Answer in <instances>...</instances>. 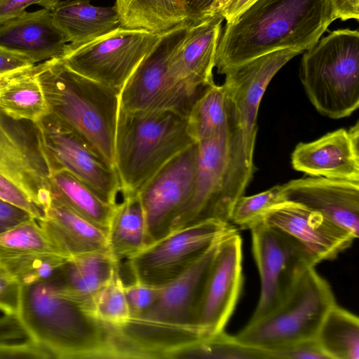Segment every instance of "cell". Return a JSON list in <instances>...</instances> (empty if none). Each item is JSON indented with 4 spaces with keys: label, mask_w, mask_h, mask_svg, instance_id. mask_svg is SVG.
Returning <instances> with one entry per match:
<instances>
[{
    "label": "cell",
    "mask_w": 359,
    "mask_h": 359,
    "mask_svg": "<svg viewBox=\"0 0 359 359\" xmlns=\"http://www.w3.org/2000/svg\"><path fill=\"white\" fill-rule=\"evenodd\" d=\"M189 24L161 34L119 93V107L128 111H173L187 117L196 97L171 74L170 59L184 41Z\"/></svg>",
    "instance_id": "9"
},
{
    "label": "cell",
    "mask_w": 359,
    "mask_h": 359,
    "mask_svg": "<svg viewBox=\"0 0 359 359\" xmlns=\"http://www.w3.org/2000/svg\"><path fill=\"white\" fill-rule=\"evenodd\" d=\"M18 316L49 358H108L107 325L61 294L50 278L22 287Z\"/></svg>",
    "instance_id": "3"
},
{
    "label": "cell",
    "mask_w": 359,
    "mask_h": 359,
    "mask_svg": "<svg viewBox=\"0 0 359 359\" xmlns=\"http://www.w3.org/2000/svg\"><path fill=\"white\" fill-rule=\"evenodd\" d=\"M257 0H230L227 4L217 13L226 22H229Z\"/></svg>",
    "instance_id": "47"
},
{
    "label": "cell",
    "mask_w": 359,
    "mask_h": 359,
    "mask_svg": "<svg viewBox=\"0 0 359 359\" xmlns=\"http://www.w3.org/2000/svg\"><path fill=\"white\" fill-rule=\"evenodd\" d=\"M173 358L271 359L268 351L246 346L224 331L179 351Z\"/></svg>",
    "instance_id": "34"
},
{
    "label": "cell",
    "mask_w": 359,
    "mask_h": 359,
    "mask_svg": "<svg viewBox=\"0 0 359 359\" xmlns=\"http://www.w3.org/2000/svg\"><path fill=\"white\" fill-rule=\"evenodd\" d=\"M108 358H173L179 351L208 337L195 325H179L144 318H130L107 325Z\"/></svg>",
    "instance_id": "17"
},
{
    "label": "cell",
    "mask_w": 359,
    "mask_h": 359,
    "mask_svg": "<svg viewBox=\"0 0 359 359\" xmlns=\"http://www.w3.org/2000/svg\"><path fill=\"white\" fill-rule=\"evenodd\" d=\"M335 304L328 283L314 267H310L276 308L260 319L248 322L235 337L246 346L269 353L299 341L316 338L326 313Z\"/></svg>",
    "instance_id": "8"
},
{
    "label": "cell",
    "mask_w": 359,
    "mask_h": 359,
    "mask_svg": "<svg viewBox=\"0 0 359 359\" xmlns=\"http://www.w3.org/2000/svg\"><path fill=\"white\" fill-rule=\"evenodd\" d=\"M224 18L219 13L189 25L186 36L170 59L174 79L196 97L204 87L214 83L212 70Z\"/></svg>",
    "instance_id": "21"
},
{
    "label": "cell",
    "mask_w": 359,
    "mask_h": 359,
    "mask_svg": "<svg viewBox=\"0 0 359 359\" xmlns=\"http://www.w3.org/2000/svg\"><path fill=\"white\" fill-rule=\"evenodd\" d=\"M68 42L55 25L51 11L25 12L0 24V48L29 59L34 65L62 58Z\"/></svg>",
    "instance_id": "22"
},
{
    "label": "cell",
    "mask_w": 359,
    "mask_h": 359,
    "mask_svg": "<svg viewBox=\"0 0 359 359\" xmlns=\"http://www.w3.org/2000/svg\"><path fill=\"white\" fill-rule=\"evenodd\" d=\"M254 172V163L233 142L229 122L217 133L198 143L193 192L170 232L208 219L231 223L233 208L243 196Z\"/></svg>",
    "instance_id": "5"
},
{
    "label": "cell",
    "mask_w": 359,
    "mask_h": 359,
    "mask_svg": "<svg viewBox=\"0 0 359 359\" xmlns=\"http://www.w3.org/2000/svg\"><path fill=\"white\" fill-rule=\"evenodd\" d=\"M242 239L238 231L224 235L207 273L191 318L211 337L224 331L243 285Z\"/></svg>",
    "instance_id": "15"
},
{
    "label": "cell",
    "mask_w": 359,
    "mask_h": 359,
    "mask_svg": "<svg viewBox=\"0 0 359 359\" xmlns=\"http://www.w3.org/2000/svg\"><path fill=\"white\" fill-rule=\"evenodd\" d=\"M121 27L161 34L187 23L182 0H116Z\"/></svg>",
    "instance_id": "28"
},
{
    "label": "cell",
    "mask_w": 359,
    "mask_h": 359,
    "mask_svg": "<svg viewBox=\"0 0 359 359\" xmlns=\"http://www.w3.org/2000/svg\"><path fill=\"white\" fill-rule=\"evenodd\" d=\"M194 143L187 117L180 114L128 111L119 107L114 167L122 195L137 194L165 165Z\"/></svg>",
    "instance_id": "4"
},
{
    "label": "cell",
    "mask_w": 359,
    "mask_h": 359,
    "mask_svg": "<svg viewBox=\"0 0 359 359\" xmlns=\"http://www.w3.org/2000/svg\"><path fill=\"white\" fill-rule=\"evenodd\" d=\"M231 223L208 219L170 231L127 259L134 281L162 287L183 274Z\"/></svg>",
    "instance_id": "10"
},
{
    "label": "cell",
    "mask_w": 359,
    "mask_h": 359,
    "mask_svg": "<svg viewBox=\"0 0 359 359\" xmlns=\"http://www.w3.org/2000/svg\"><path fill=\"white\" fill-rule=\"evenodd\" d=\"M160 35L119 27L76 48L68 44L61 59L79 74L121 90Z\"/></svg>",
    "instance_id": "12"
},
{
    "label": "cell",
    "mask_w": 359,
    "mask_h": 359,
    "mask_svg": "<svg viewBox=\"0 0 359 359\" xmlns=\"http://www.w3.org/2000/svg\"><path fill=\"white\" fill-rule=\"evenodd\" d=\"M220 238L213 243L183 274L163 287L154 304L140 318L179 325L191 324L196 301Z\"/></svg>",
    "instance_id": "24"
},
{
    "label": "cell",
    "mask_w": 359,
    "mask_h": 359,
    "mask_svg": "<svg viewBox=\"0 0 359 359\" xmlns=\"http://www.w3.org/2000/svg\"><path fill=\"white\" fill-rule=\"evenodd\" d=\"M123 196L115 205L107 232L109 252L118 262L148 245L145 215L138 194Z\"/></svg>",
    "instance_id": "27"
},
{
    "label": "cell",
    "mask_w": 359,
    "mask_h": 359,
    "mask_svg": "<svg viewBox=\"0 0 359 359\" xmlns=\"http://www.w3.org/2000/svg\"><path fill=\"white\" fill-rule=\"evenodd\" d=\"M109 251H94L68 259L51 277L57 290L84 309L95 294L119 271Z\"/></svg>",
    "instance_id": "25"
},
{
    "label": "cell",
    "mask_w": 359,
    "mask_h": 359,
    "mask_svg": "<svg viewBox=\"0 0 359 359\" xmlns=\"http://www.w3.org/2000/svg\"><path fill=\"white\" fill-rule=\"evenodd\" d=\"M32 218L26 210L0 198V234Z\"/></svg>",
    "instance_id": "43"
},
{
    "label": "cell",
    "mask_w": 359,
    "mask_h": 359,
    "mask_svg": "<svg viewBox=\"0 0 359 359\" xmlns=\"http://www.w3.org/2000/svg\"><path fill=\"white\" fill-rule=\"evenodd\" d=\"M0 250L56 253L36 218H32L0 234Z\"/></svg>",
    "instance_id": "38"
},
{
    "label": "cell",
    "mask_w": 359,
    "mask_h": 359,
    "mask_svg": "<svg viewBox=\"0 0 359 359\" xmlns=\"http://www.w3.org/2000/svg\"><path fill=\"white\" fill-rule=\"evenodd\" d=\"M0 359H49L29 337L18 315L0 317Z\"/></svg>",
    "instance_id": "36"
},
{
    "label": "cell",
    "mask_w": 359,
    "mask_h": 359,
    "mask_svg": "<svg viewBox=\"0 0 359 359\" xmlns=\"http://www.w3.org/2000/svg\"><path fill=\"white\" fill-rule=\"evenodd\" d=\"M60 0H0V24L22 15L25 8L37 4L52 11Z\"/></svg>",
    "instance_id": "42"
},
{
    "label": "cell",
    "mask_w": 359,
    "mask_h": 359,
    "mask_svg": "<svg viewBox=\"0 0 359 359\" xmlns=\"http://www.w3.org/2000/svg\"><path fill=\"white\" fill-rule=\"evenodd\" d=\"M230 0H218L214 8V14L219 13Z\"/></svg>",
    "instance_id": "48"
},
{
    "label": "cell",
    "mask_w": 359,
    "mask_h": 359,
    "mask_svg": "<svg viewBox=\"0 0 359 359\" xmlns=\"http://www.w3.org/2000/svg\"><path fill=\"white\" fill-rule=\"evenodd\" d=\"M50 175L37 124L0 111V198L41 219L51 202Z\"/></svg>",
    "instance_id": "7"
},
{
    "label": "cell",
    "mask_w": 359,
    "mask_h": 359,
    "mask_svg": "<svg viewBox=\"0 0 359 359\" xmlns=\"http://www.w3.org/2000/svg\"><path fill=\"white\" fill-rule=\"evenodd\" d=\"M33 67L6 79L0 88V111L15 120L36 123L49 111Z\"/></svg>",
    "instance_id": "30"
},
{
    "label": "cell",
    "mask_w": 359,
    "mask_h": 359,
    "mask_svg": "<svg viewBox=\"0 0 359 359\" xmlns=\"http://www.w3.org/2000/svg\"><path fill=\"white\" fill-rule=\"evenodd\" d=\"M67 260L54 252L0 250V267L22 286L50 278Z\"/></svg>",
    "instance_id": "33"
},
{
    "label": "cell",
    "mask_w": 359,
    "mask_h": 359,
    "mask_svg": "<svg viewBox=\"0 0 359 359\" xmlns=\"http://www.w3.org/2000/svg\"><path fill=\"white\" fill-rule=\"evenodd\" d=\"M22 285L0 267V311L7 315H18Z\"/></svg>",
    "instance_id": "41"
},
{
    "label": "cell",
    "mask_w": 359,
    "mask_h": 359,
    "mask_svg": "<svg viewBox=\"0 0 359 359\" xmlns=\"http://www.w3.org/2000/svg\"><path fill=\"white\" fill-rule=\"evenodd\" d=\"M292 168L309 176L359 182V122L309 142L299 143Z\"/></svg>",
    "instance_id": "20"
},
{
    "label": "cell",
    "mask_w": 359,
    "mask_h": 359,
    "mask_svg": "<svg viewBox=\"0 0 359 359\" xmlns=\"http://www.w3.org/2000/svg\"><path fill=\"white\" fill-rule=\"evenodd\" d=\"M259 222L294 238L310 254L316 264L335 259L355 239L345 229L320 213L288 201L271 208Z\"/></svg>",
    "instance_id": "18"
},
{
    "label": "cell",
    "mask_w": 359,
    "mask_h": 359,
    "mask_svg": "<svg viewBox=\"0 0 359 359\" xmlns=\"http://www.w3.org/2000/svg\"><path fill=\"white\" fill-rule=\"evenodd\" d=\"M55 252L67 259L94 251H109L107 232L51 197L38 220Z\"/></svg>",
    "instance_id": "23"
},
{
    "label": "cell",
    "mask_w": 359,
    "mask_h": 359,
    "mask_svg": "<svg viewBox=\"0 0 359 359\" xmlns=\"http://www.w3.org/2000/svg\"><path fill=\"white\" fill-rule=\"evenodd\" d=\"M285 201L318 212L359 235V182L310 176L283 184Z\"/></svg>",
    "instance_id": "19"
},
{
    "label": "cell",
    "mask_w": 359,
    "mask_h": 359,
    "mask_svg": "<svg viewBox=\"0 0 359 359\" xmlns=\"http://www.w3.org/2000/svg\"><path fill=\"white\" fill-rule=\"evenodd\" d=\"M337 18L341 20L359 18V0H332Z\"/></svg>",
    "instance_id": "46"
},
{
    "label": "cell",
    "mask_w": 359,
    "mask_h": 359,
    "mask_svg": "<svg viewBox=\"0 0 359 359\" xmlns=\"http://www.w3.org/2000/svg\"><path fill=\"white\" fill-rule=\"evenodd\" d=\"M283 202L285 201L283 184L252 196H243L233 208L230 222L240 229H250L268 210Z\"/></svg>",
    "instance_id": "37"
},
{
    "label": "cell",
    "mask_w": 359,
    "mask_h": 359,
    "mask_svg": "<svg viewBox=\"0 0 359 359\" xmlns=\"http://www.w3.org/2000/svg\"><path fill=\"white\" fill-rule=\"evenodd\" d=\"M337 16L332 0H257L221 32L215 60L224 72L266 53L313 48Z\"/></svg>",
    "instance_id": "1"
},
{
    "label": "cell",
    "mask_w": 359,
    "mask_h": 359,
    "mask_svg": "<svg viewBox=\"0 0 359 359\" xmlns=\"http://www.w3.org/2000/svg\"><path fill=\"white\" fill-rule=\"evenodd\" d=\"M271 359H328L316 338L299 341L269 351Z\"/></svg>",
    "instance_id": "40"
},
{
    "label": "cell",
    "mask_w": 359,
    "mask_h": 359,
    "mask_svg": "<svg viewBox=\"0 0 359 359\" xmlns=\"http://www.w3.org/2000/svg\"><path fill=\"white\" fill-rule=\"evenodd\" d=\"M187 13V24L198 23L214 15L218 0H182Z\"/></svg>",
    "instance_id": "45"
},
{
    "label": "cell",
    "mask_w": 359,
    "mask_h": 359,
    "mask_svg": "<svg viewBox=\"0 0 359 359\" xmlns=\"http://www.w3.org/2000/svg\"><path fill=\"white\" fill-rule=\"evenodd\" d=\"M229 123V110L223 86L215 83L202 88L187 116L189 135L199 143L217 133Z\"/></svg>",
    "instance_id": "32"
},
{
    "label": "cell",
    "mask_w": 359,
    "mask_h": 359,
    "mask_svg": "<svg viewBox=\"0 0 359 359\" xmlns=\"http://www.w3.org/2000/svg\"><path fill=\"white\" fill-rule=\"evenodd\" d=\"M198 143L165 165L137 192L146 219L148 244L168 234L194 187Z\"/></svg>",
    "instance_id": "16"
},
{
    "label": "cell",
    "mask_w": 359,
    "mask_h": 359,
    "mask_svg": "<svg viewBox=\"0 0 359 359\" xmlns=\"http://www.w3.org/2000/svg\"><path fill=\"white\" fill-rule=\"evenodd\" d=\"M162 287H154L136 281L124 285V292L130 318L141 317L154 304Z\"/></svg>",
    "instance_id": "39"
},
{
    "label": "cell",
    "mask_w": 359,
    "mask_h": 359,
    "mask_svg": "<svg viewBox=\"0 0 359 359\" xmlns=\"http://www.w3.org/2000/svg\"><path fill=\"white\" fill-rule=\"evenodd\" d=\"M303 51L295 48L274 50L227 69L225 90L229 121L239 136L247 156L254 161L257 119L263 95L272 79Z\"/></svg>",
    "instance_id": "13"
},
{
    "label": "cell",
    "mask_w": 359,
    "mask_h": 359,
    "mask_svg": "<svg viewBox=\"0 0 359 359\" xmlns=\"http://www.w3.org/2000/svg\"><path fill=\"white\" fill-rule=\"evenodd\" d=\"M250 230L261 280V292L249 322L265 316L286 297L301 275L316 262L294 238L259 222Z\"/></svg>",
    "instance_id": "11"
},
{
    "label": "cell",
    "mask_w": 359,
    "mask_h": 359,
    "mask_svg": "<svg viewBox=\"0 0 359 359\" xmlns=\"http://www.w3.org/2000/svg\"><path fill=\"white\" fill-rule=\"evenodd\" d=\"M299 77L306 94L322 115L349 116L359 107V32H332L304 53Z\"/></svg>",
    "instance_id": "6"
},
{
    "label": "cell",
    "mask_w": 359,
    "mask_h": 359,
    "mask_svg": "<svg viewBox=\"0 0 359 359\" xmlns=\"http://www.w3.org/2000/svg\"><path fill=\"white\" fill-rule=\"evenodd\" d=\"M328 359H359V320L335 304L326 313L316 336Z\"/></svg>",
    "instance_id": "31"
},
{
    "label": "cell",
    "mask_w": 359,
    "mask_h": 359,
    "mask_svg": "<svg viewBox=\"0 0 359 359\" xmlns=\"http://www.w3.org/2000/svg\"><path fill=\"white\" fill-rule=\"evenodd\" d=\"M34 65L25 57L0 48V78L25 71Z\"/></svg>",
    "instance_id": "44"
},
{
    "label": "cell",
    "mask_w": 359,
    "mask_h": 359,
    "mask_svg": "<svg viewBox=\"0 0 359 359\" xmlns=\"http://www.w3.org/2000/svg\"><path fill=\"white\" fill-rule=\"evenodd\" d=\"M124 283L118 271L112 278L91 298L86 310L107 325H118L130 318Z\"/></svg>",
    "instance_id": "35"
},
{
    "label": "cell",
    "mask_w": 359,
    "mask_h": 359,
    "mask_svg": "<svg viewBox=\"0 0 359 359\" xmlns=\"http://www.w3.org/2000/svg\"><path fill=\"white\" fill-rule=\"evenodd\" d=\"M51 197L108 232L116 204L102 199L90 187L62 169L50 172Z\"/></svg>",
    "instance_id": "29"
},
{
    "label": "cell",
    "mask_w": 359,
    "mask_h": 359,
    "mask_svg": "<svg viewBox=\"0 0 359 359\" xmlns=\"http://www.w3.org/2000/svg\"><path fill=\"white\" fill-rule=\"evenodd\" d=\"M36 124L50 172L65 170L104 201L117 203L121 187L115 168L108 165L79 134L48 114Z\"/></svg>",
    "instance_id": "14"
},
{
    "label": "cell",
    "mask_w": 359,
    "mask_h": 359,
    "mask_svg": "<svg viewBox=\"0 0 359 359\" xmlns=\"http://www.w3.org/2000/svg\"><path fill=\"white\" fill-rule=\"evenodd\" d=\"M51 13L55 25L72 48L121 27L115 6H95L89 0L60 1Z\"/></svg>",
    "instance_id": "26"
},
{
    "label": "cell",
    "mask_w": 359,
    "mask_h": 359,
    "mask_svg": "<svg viewBox=\"0 0 359 359\" xmlns=\"http://www.w3.org/2000/svg\"><path fill=\"white\" fill-rule=\"evenodd\" d=\"M33 69L43 90L48 115L75 131L115 168L120 90L79 74L61 58L44 61Z\"/></svg>",
    "instance_id": "2"
},
{
    "label": "cell",
    "mask_w": 359,
    "mask_h": 359,
    "mask_svg": "<svg viewBox=\"0 0 359 359\" xmlns=\"http://www.w3.org/2000/svg\"><path fill=\"white\" fill-rule=\"evenodd\" d=\"M6 77L0 78V88L1 87L2 84L4 83V81L6 80Z\"/></svg>",
    "instance_id": "49"
}]
</instances>
